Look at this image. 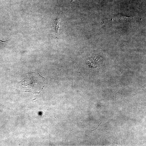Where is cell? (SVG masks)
Listing matches in <instances>:
<instances>
[{
	"instance_id": "obj_2",
	"label": "cell",
	"mask_w": 146,
	"mask_h": 146,
	"mask_svg": "<svg viewBox=\"0 0 146 146\" xmlns=\"http://www.w3.org/2000/svg\"><path fill=\"white\" fill-rule=\"evenodd\" d=\"M8 40H6V41H3L2 40H1L0 39V42H7V41H8Z\"/></svg>"
},
{
	"instance_id": "obj_1",
	"label": "cell",
	"mask_w": 146,
	"mask_h": 146,
	"mask_svg": "<svg viewBox=\"0 0 146 146\" xmlns=\"http://www.w3.org/2000/svg\"><path fill=\"white\" fill-rule=\"evenodd\" d=\"M60 19L59 17H58L55 20V29L56 34L58 36L59 30L60 29Z\"/></svg>"
},
{
	"instance_id": "obj_4",
	"label": "cell",
	"mask_w": 146,
	"mask_h": 146,
	"mask_svg": "<svg viewBox=\"0 0 146 146\" xmlns=\"http://www.w3.org/2000/svg\"><path fill=\"white\" fill-rule=\"evenodd\" d=\"M73 0H71V1H72Z\"/></svg>"
},
{
	"instance_id": "obj_3",
	"label": "cell",
	"mask_w": 146,
	"mask_h": 146,
	"mask_svg": "<svg viewBox=\"0 0 146 146\" xmlns=\"http://www.w3.org/2000/svg\"><path fill=\"white\" fill-rule=\"evenodd\" d=\"M101 123H100V124L98 126V127H97V128H96L95 129V130H92L91 131H94V130H96V129H97L98 128V127H99V125H100V124H101Z\"/></svg>"
}]
</instances>
